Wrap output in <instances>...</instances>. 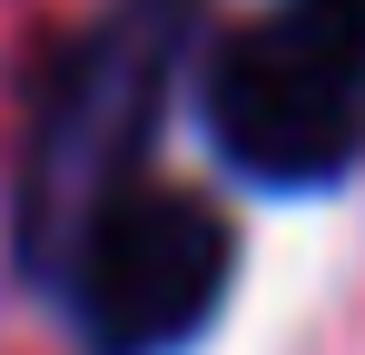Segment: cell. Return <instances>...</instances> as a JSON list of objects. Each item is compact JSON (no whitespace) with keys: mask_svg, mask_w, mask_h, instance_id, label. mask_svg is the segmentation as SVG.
<instances>
[{"mask_svg":"<svg viewBox=\"0 0 365 355\" xmlns=\"http://www.w3.org/2000/svg\"><path fill=\"white\" fill-rule=\"evenodd\" d=\"M178 50H187V0H128L60 59L40 128H30V168H20V247L40 277H60L69 237L138 178Z\"/></svg>","mask_w":365,"mask_h":355,"instance_id":"6da1fadb","label":"cell"},{"mask_svg":"<svg viewBox=\"0 0 365 355\" xmlns=\"http://www.w3.org/2000/svg\"><path fill=\"white\" fill-rule=\"evenodd\" d=\"M217 158L257 187H336L365 158V50L316 10L247 20L197 79Z\"/></svg>","mask_w":365,"mask_h":355,"instance_id":"7a4b0ae2","label":"cell"},{"mask_svg":"<svg viewBox=\"0 0 365 355\" xmlns=\"http://www.w3.org/2000/svg\"><path fill=\"white\" fill-rule=\"evenodd\" d=\"M227 267H237L227 217L197 187H168V178H128L60 257L69 306H79L99 355H178L217 316Z\"/></svg>","mask_w":365,"mask_h":355,"instance_id":"3957f363","label":"cell"},{"mask_svg":"<svg viewBox=\"0 0 365 355\" xmlns=\"http://www.w3.org/2000/svg\"><path fill=\"white\" fill-rule=\"evenodd\" d=\"M297 10H316L326 30H346V40H356V50H365V0H297Z\"/></svg>","mask_w":365,"mask_h":355,"instance_id":"277c9868","label":"cell"}]
</instances>
